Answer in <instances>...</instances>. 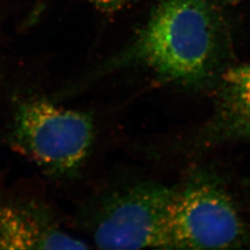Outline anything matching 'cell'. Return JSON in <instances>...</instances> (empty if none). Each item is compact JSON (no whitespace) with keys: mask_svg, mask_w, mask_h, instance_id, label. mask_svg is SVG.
<instances>
[{"mask_svg":"<svg viewBox=\"0 0 250 250\" xmlns=\"http://www.w3.org/2000/svg\"><path fill=\"white\" fill-rule=\"evenodd\" d=\"M129 0H92L94 6L103 13H114L122 9Z\"/></svg>","mask_w":250,"mask_h":250,"instance_id":"52a82bcc","label":"cell"},{"mask_svg":"<svg viewBox=\"0 0 250 250\" xmlns=\"http://www.w3.org/2000/svg\"><path fill=\"white\" fill-rule=\"evenodd\" d=\"M214 87L211 114L170 146L175 154L197 157L226 145L250 143V64L226 67Z\"/></svg>","mask_w":250,"mask_h":250,"instance_id":"8992f818","label":"cell"},{"mask_svg":"<svg viewBox=\"0 0 250 250\" xmlns=\"http://www.w3.org/2000/svg\"><path fill=\"white\" fill-rule=\"evenodd\" d=\"M170 250H232L250 243V232L223 181L197 169L176 190L170 206Z\"/></svg>","mask_w":250,"mask_h":250,"instance_id":"277c9868","label":"cell"},{"mask_svg":"<svg viewBox=\"0 0 250 250\" xmlns=\"http://www.w3.org/2000/svg\"><path fill=\"white\" fill-rule=\"evenodd\" d=\"M55 83L42 72L0 70V145L72 201L102 175L105 116L93 101L58 100Z\"/></svg>","mask_w":250,"mask_h":250,"instance_id":"6da1fadb","label":"cell"},{"mask_svg":"<svg viewBox=\"0 0 250 250\" xmlns=\"http://www.w3.org/2000/svg\"><path fill=\"white\" fill-rule=\"evenodd\" d=\"M38 174L9 179L0 171V250H90L70 214Z\"/></svg>","mask_w":250,"mask_h":250,"instance_id":"5b68a950","label":"cell"},{"mask_svg":"<svg viewBox=\"0 0 250 250\" xmlns=\"http://www.w3.org/2000/svg\"><path fill=\"white\" fill-rule=\"evenodd\" d=\"M245 184H246V185H248V186H250V176L249 178L247 179L246 181H245Z\"/></svg>","mask_w":250,"mask_h":250,"instance_id":"ba28073f","label":"cell"},{"mask_svg":"<svg viewBox=\"0 0 250 250\" xmlns=\"http://www.w3.org/2000/svg\"><path fill=\"white\" fill-rule=\"evenodd\" d=\"M228 36L226 21L211 0H158L128 45L80 73L57 80L54 96L76 101L112 75L137 67L184 88L214 87L226 68Z\"/></svg>","mask_w":250,"mask_h":250,"instance_id":"7a4b0ae2","label":"cell"},{"mask_svg":"<svg viewBox=\"0 0 250 250\" xmlns=\"http://www.w3.org/2000/svg\"><path fill=\"white\" fill-rule=\"evenodd\" d=\"M176 185L108 181L102 175L72 199V228L92 249L170 250L168 224Z\"/></svg>","mask_w":250,"mask_h":250,"instance_id":"3957f363","label":"cell"}]
</instances>
